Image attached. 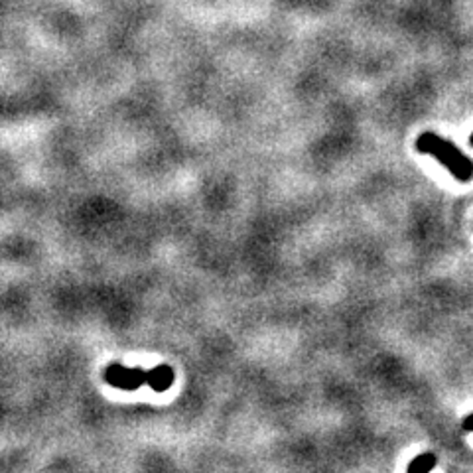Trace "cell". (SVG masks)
<instances>
[{
	"mask_svg": "<svg viewBox=\"0 0 473 473\" xmlns=\"http://www.w3.org/2000/svg\"><path fill=\"white\" fill-rule=\"evenodd\" d=\"M416 148L422 154L436 156V160L444 164L457 182H469L473 178V162L446 138L434 133H424L418 136Z\"/></svg>",
	"mask_w": 473,
	"mask_h": 473,
	"instance_id": "cell-1",
	"label": "cell"
},
{
	"mask_svg": "<svg viewBox=\"0 0 473 473\" xmlns=\"http://www.w3.org/2000/svg\"><path fill=\"white\" fill-rule=\"evenodd\" d=\"M434 465H436V455L434 454H422L418 455L414 462L408 464V472L411 473H426L430 469H434Z\"/></svg>",
	"mask_w": 473,
	"mask_h": 473,
	"instance_id": "cell-2",
	"label": "cell"
},
{
	"mask_svg": "<svg viewBox=\"0 0 473 473\" xmlns=\"http://www.w3.org/2000/svg\"><path fill=\"white\" fill-rule=\"evenodd\" d=\"M464 430H467V432H473V414H469V416L464 420Z\"/></svg>",
	"mask_w": 473,
	"mask_h": 473,
	"instance_id": "cell-3",
	"label": "cell"
},
{
	"mask_svg": "<svg viewBox=\"0 0 473 473\" xmlns=\"http://www.w3.org/2000/svg\"><path fill=\"white\" fill-rule=\"evenodd\" d=\"M469 144H472V146H473V134H472V136H469Z\"/></svg>",
	"mask_w": 473,
	"mask_h": 473,
	"instance_id": "cell-4",
	"label": "cell"
}]
</instances>
